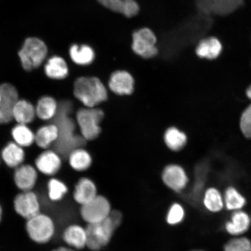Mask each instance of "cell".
<instances>
[{"label": "cell", "instance_id": "cell-1", "mask_svg": "<svg viewBox=\"0 0 251 251\" xmlns=\"http://www.w3.org/2000/svg\"><path fill=\"white\" fill-rule=\"evenodd\" d=\"M72 108L70 101L59 103L57 114L52 121L59 129L58 139L53 147L62 157L67 158L72 151L80 148L86 141L75 132L76 124L71 116Z\"/></svg>", "mask_w": 251, "mask_h": 251}, {"label": "cell", "instance_id": "cell-2", "mask_svg": "<svg viewBox=\"0 0 251 251\" xmlns=\"http://www.w3.org/2000/svg\"><path fill=\"white\" fill-rule=\"evenodd\" d=\"M73 94L78 101L88 108L96 107L108 99L106 87L99 78L80 76L74 83Z\"/></svg>", "mask_w": 251, "mask_h": 251}, {"label": "cell", "instance_id": "cell-3", "mask_svg": "<svg viewBox=\"0 0 251 251\" xmlns=\"http://www.w3.org/2000/svg\"><path fill=\"white\" fill-rule=\"evenodd\" d=\"M48 52V47L42 39L27 37L18 52L22 67L26 72L36 70L45 64Z\"/></svg>", "mask_w": 251, "mask_h": 251}, {"label": "cell", "instance_id": "cell-4", "mask_svg": "<svg viewBox=\"0 0 251 251\" xmlns=\"http://www.w3.org/2000/svg\"><path fill=\"white\" fill-rule=\"evenodd\" d=\"M87 249L90 251H101L111 243L119 228L110 217L98 224L86 225Z\"/></svg>", "mask_w": 251, "mask_h": 251}, {"label": "cell", "instance_id": "cell-5", "mask_svg": "<svg viewBox=\"0 0 251 251\" xmlns=\"http://www.w3.org/2000/svg\"><path fill=\"white\" fill-rule=\"evenodd\" d=\"M103 118L104 113L101 109L84 107L78 109L75 122L79 128L80 136L86 141L96 139L101 132L100 124Z\"/></svg>", "mask_w": 251, "mask_h": 251}, {"label": "cell", "instance_id": "cell-6", "mask_svg": "<svg viewBox=\"0 0 251 251\" xmlns=\"http://www.w3.org/2000/svg\"><path fill=\"white\" fill-rule=\"evenodd\" d=\"M113 209L108 198L99 194L90 202L80 206L79 215L86 225H93L108 218Z\"/></svg>", "mask_w": 251, "mask_h": 251}, {"label": "cell", "instance_id": "cell-7", "mask_svg": "<svg viewBox=\"0 0 251 251\" xmlns=\"http://www.w3.org/2000/svg\"><path fill=\"white\" fill-rule=\"evenodd\" d=\"M26 230L30 239L37 244L49 243L54 237L55 226L54 221L44 213L27 220Z\"/></svg>", "mask_w": 251, "mask_h": 251}, {"label": "cell", "instance_id": "cell-8", "mask_svg": "<svg viewBox=\"0 0 251 251\" xmlns=\"http://www.w3.org/2000/svg\"><path fill=\"white\" fill-rule=\"evenodd\" d=\"M157 38L153 31L148 27L141 28L132 34V49L135 54L144 59L154 57L158 53Z\"/></svg>", "mask_w": 251, "mask_h": 251}, {"label": "cell", "instance_id": "cell-9", "mask_svg": "<svg viewBox=\"0 0 251 251\" xmlns=\"http://www.w3.org/2000/svg\"><path fill=\"white\" fill-rule=\"evenodd\" d=\"M161 179L169 190L178 194L186 190L190 182L186 171L177 164L166 166L162 172Z\"/></svg>", "mask_w": 251, "mask_h": 251}, {"label": "cell", "instance_id": "cell-10", "mask_svg": "<svg viewBox=\"0 0 251 251\" xmlns=\"http://www.w3.org/2000/svg\"><path fill=\"white\" fill-rule=\"evenodd\" d=\"M0 125H8L13 121V109L20 99V94L14 84L7 82L0 84Z\"/></svg>", "mask_w": 251, "mask_h": 251}, {"label": "cell", "instance_id": "cell-11", "mask_svg": "<svg viewBox=\"0 0 251 251\" xmlns=\"http://www.w3.org/2000/svg\"><path fill=\"white\" fill-rule=\"evenodd\" d=\"M224 46L221 39L214 35H208L200 39L194 46L197 57L203 61L217 60L224 52Z\"/></svg>", "mask_w": 251, "mask_h": 251}, {"label": "cell", "instance_id": "cell-12", "mask_svg": "<svg viewBox=\"0 0 251 251\" xmlns=\"http://www.w3.org/2000/svg\"><path fill=\"white\" fill-rule=\"evenodd\" d=\"M251 228L250 213L246 209L230 212L223 224V229L230 237L246 235Z\"/></svg>", "mask_w": 251, "mask_h": 251}, {"label": "cell", "instance_id": "cell-13", "mask_svg": "<svg viewBox=\"0 0 251 251\" xmlns=\"http://www.w3.org/2000/svg\"><path fill=\"white\" fill-rule=\"evenodd\" d=\"M15 211L25 219H29L40 213L38 196L32 190L22 191L14 201Z\"/></svg>", "mask_w": 251, "mask_h": 251}, {"label": "cell", "instance_id": "cell-14", "mask_svg": "<svg viewBox=\"0 0 251 251\" xmlns=\"http://www.w3.org/2000/svg\"><path fill=\"white\" fill-rule=\"evenodd\" d=\"M62 166V156L54 150H43L34 160V166L37 171L47 176L57 174Z\"/></svg>", "mask_w": 251, "mask_h": 251}, {"label": "cell", "instance_id": "cell-15", "mask_svg": "<svg viewBox=\"0 0 251 251\" xmlns=\"http://www.w3.org/2000/svg\"><path fill=\"white\" fill-rule=\"evenodd\" d=\"M108 87L117 95L129 96L134 92V77L126 71H116L109 78Z\"/></svg>", "mask_w": 251, "mask_h": 251}, {"label": "cell", "instance_id": "cell-16", "mask_svg": "<svg viewBox=\"0 0 251 251\" xmlns=\"http://www.w3.org/2000/svg\"><path fill=\"white\" fill-rule=\"evenodd\" d=\"M200 205L209 214H220L225 211L222 191L215 186L206 188L201 198Z\"/></svg>", "mask_w": 251, "mask_h": 251}, {"label": "cell", "instance_id": "cell-17", "mask_svg": "<svg viewBox=\"0 0 251 251\" xmlns=\"http://www.w3.org/2000/svg\"><path fill=\"white\" fill-rule=\"evenodd\" d=\"M38 172L35 166L30 164L19 166L14 173L15 186L22 191L32 190L38 180Z\"/></svg>", "mask_w": 251, "mask_h": 251}, {"label": "cell", "instance_id": "cell-18", "mask_svg": "<svg viewBox=\"0 0 251 251\" xmlns=\"http://www.w3.org/2000/svg\"><path fill=\"white\" fill-rule=\"evenodd\" d=\"M62 239L66 246L78 251L87 249V235L86 227L74 224L64 229Z\"/></svg>", "mask_w": 251, "mask_h": 251}, {"label": "cell", "instance_id": "cell-19", "mask_svg": "<svg viewBox=\"0 0 251 251\" xmlns=\"http://www.w3.org/2000/svg\"><path fill=\"white\" fill-rule=\"evenodd\" d=\"M99 194L98 188L93 180L89 177H81L75 184L73 199L78 205H84Z\"/></svg>", "mask_w": 251, "mask_h": 251}, {"label": "cell", "instance_id": "cell-20", "mask_svg": "<svg viewBox=\"0 0 251 251\" xmlns=\"http://www.w3.org/2000/svg\"><path fill=\"white\" fill-rule=\"evenodd\" d=\"M44 72L47 78L53 80L65 79L70 74L67 61L61 56L53 55L44 64Z\"/></svg>", "mask_w": 251, "mask_h": 251}, {"label": "cell", "instance_id": "cell-21", "mask_svg": "<svg viewBox=\"0 0 251 251\" xmlns=\"http://www.w3.org/2000/svg\"><path fill=\"white\" fill-rule=\"evenodd\" d=\"M24 149L13 141H9L2 149L0 153L1 161L9 168H17L24 164L26 159V152Z\"/></svg>", "mask_w": 251, "mask_h": 251}, {"label": "cell", "instance_id": "cell-22", "mask_svg": "<svg viewBox=\"0 0 251 251\" xmlns=\"http://www.w3.org/2000/svg\"><path fill=\"white\" fill-rule=\"evenodd\" d=\"M59 137V129L54 122L41 126L35 132L36 145L43 150L54 146Z\"/></svg>", "mask_w": 251, "mask_h": 251}, {"label": "cell", "instance_id": "cell-23", "mask_svg": "<svg viewBox=\"0 0 251 251\" xmlns=\"http://www.w3.org/2000/svg\"><path fill=\"white\" fill-rule=\"evenodd\" d=\"M98 1L105 8L127 18L134 17L140 11V6L136 0H98Z\"/></svg>", "mask_w": 251, "mask_h": 251}, {"label": "cell", "instance_id": "cell-24", "mask_svg": "<svg viewBox=\"0 0 251 251\" xmlns=\"http://www.w3.org/2000/svg\"><path fill=\"white\" fill-rule=\"evenodd\" d=\"M59 102L51 95H43L37 100L35 105L36 117L43 121H53L57 114Z\"/></svg>", "mask_w": 251, "mask_h": 251}, {"label": "cell", "instance_id": "cell-25", "mask_svg": "<svg viewBox=\"0 0 251 251\" xmlns=\"http://www.w3.org/2000/svg\"><path fill=\"white\" fill-rule=\"evenodd\" d=\"M223 192L225 211L229 213L246 209L248 200L246 196L234 186H228Z\"/></svg>", "mask_w": 251, "mask_h": 251}, {"label": "cell", "instance_id": "cell-26", "mask_svg": "<svg viewBox=\"0 0 251 251\" xmlns=\"http://www.w3.org/2000/svg\"><path fill=\"white\" fill-rule=\"evenodd\" d=\"M12 116L16 123L29 125L37 117L35 105L29 100L20 99L15 103Z\"/></svg>", "mask_w": 251, "mask_h": 251}, {"label": "cell", "instance_id": "cell-27", "mask_svg": "<svg viewBox=\"0 0 251 251\" xmlns=\"http://www.w3.org/2000/svg\"><path fill=\"white\" fill-rule=\"evenodd\" d=\"M12 141L23 148H28L35 142V132L29 125L16 124L11 130Z\"/></svg>", "mask_w": 251, "mask_h": 251}, {"label": "cell", "instance_id": "cell-28", "mask_svg": "<svg viewBox=\"0 0 251 251\" xmlns=\"http://www.w3.org/2000/svg\"><path fill=\"white\" fill-rule=\"evenodd\" d=\"M69 165L74 171L82 172L87 170L92 164L90 153L81 147L75 149L67 157Z\"/></svg>", "mask_w": 251, "mask_h": 251}, {"label": "cell", "instance_id": "cell-29", "mask_svg": "<svg viewBox=\"0 0 251 251\" xmlns=\"http://www.w3.org/2000/svg\"><path fill=\"white\" fill-rule=\"evenodd\" d=\"M69 54L72 62L80 66L89 65L95 58V52L92 47L86 45H72Z\"/></svg>", "mask_w": 251, "mask_h": 251}, {"label": "cell", "instance_id": "cell-30", "mask_svg": "<svg viewBox=\"0 0 251 251\" xmlns=\"http://www.w3.org/2000/svg\"><path fill=\"white\" fill-rule=\"evenodd\" d=\"M164 142L169 149L173 151H179L186 146L187 135L176 127H169L164 136Z\"/></svg>", "mask_w": 251, "mask_h": 251}, {"label": "cell", "instance_id": "cell-31", "mask_svg": "<svg viewBox=\"0 0 251 251\" xmlns=\"http://www.w3.org/2000/svg\"><path fill=\"white\" fill-rule=\"evenodd\" d=\"M186 216V209L183 204L179 201H174L168 207L165 221L169 226L176 227L183 224Z\"/></svg>", "mask_w": 251, "mask_h": 251}, {"label": "cell", "instance_id": "cell-32", "mask_svg": "<svg viewBox=\"0 0 251 251\" xmlns=\"http://www.w3.org/2000/svg\"><path fill=\"white\" fill-rule=\"evenodd\" d=\"M47 190L50 200L60 201L68 193V187L64 181L57 178H50L47 183Z\"/></svg>", "mask_w": 251, "mask_h": 251}, {"label": "cell", "instance_id": "cell-33", "mask_svg": "<svg viewBox=\"0 0 251 251\" xmlns=\"http://www.w3.org/2000/svg\"><path fill=\"white\" fill-rule=\"evenodd\" d=\"M223 251H251V238L247 235L230 237L223 246Z\"/></svg>", "mask_w": 251, "mask_h": 251}, {"label": "cell", "instance_id": "cell-34", "mask_svg": "<svg viewBox=\"0 0 251 251\" xmlns=\"http://www.w3.org/2000/svg\"><path fill=\"white\" fill-rule=\"evenodd\" d=\"M240 127L244 136L247 139H251V103L241 116Z\"/></svg>", "mask_w": 251, "mask_h": 251}, {"label": "cell", "instance_id": "cell-35", "mask_svg": "<svg viewBox=\"0 0 251 251\" xmlns=\"http://www.w3.org/2000/svg\"><path fill=\"white\" fill-rule=\"evenodd\" d=\"M51 251H78L76 250H74L73 249H71V248L67 246L59 247L57 248V249H55Z\"/></svg>", "mask_w": 251, "mask_h": 251}, {"label": "cell", "instance_id": "cell-36", "mask_svg": "<svg viewBox=\"0 0 251 251\" xmlns=\"http://www.w3.org/2000/svg\"><path fill=\"white\" fill-rule=\"evenodd\" d=\"M246 95L248 98L251 100V86L248 88L246 92Z\"/></svg>", "mask_w": 251, "mask_h": 251}, {"label": "cell", "instance_id": "cell-37", "mask_svg": "<svg viewBox=\"0 0 251 251\" xmlns=\"http://www.w3.org/2000/svg\"><path fill=\"white\" fill-rule=\"evenodd\" d=\"M188 251H206L205 250L202 249H191Z\"/></svg>", "mask_w": 251, "mask_h": 251}, {"label": "cell", "instance_id": "cell-38", "mask_svg": "<svg viewBox=\"0 0 251 251\" xmlns=\"http://www.w3.org/2000/svg\"><path fill=\"white\" fill-rule=\"evenodd\" d=\"M2 216V209L1 205H0V222L1 221Z\"/></svg>", "mask_w": 251, "mask_h": 251}, {"label": "cell", "instance_id": "cell-39", "mask_svg": "<svg viewBox=\"0 0 251 251\" xmlns=\"http://www.w3.org/2000/svg\"><path fill=\"white\" fill-rule=\"evenodd\" d=\"M1 93H0V101H1Z\"/></svg>", "mask_w": 251, "mask_h": 251}, {"label": "cell", "instance_id": "cell-40", "mask_svg": "<svg viewBox=\"0 0 251 251\" xmlns=\"http://www.w3.org/2000/svg\"><path fill=\"white\" fill-rule=\"evenodd\" d=\"M1 156H0V164H1Z\"/></svg>", "mask_w": 251, "mask_h": 251}, {"label": "cell", "instance_id": "cell-41", "mask_svg": "<svg viewBox=\"0 0 251 251\" xmlns=\"http://www.w3.org/2000/svg\"><path fill=\"white\" fill-rule=\"evenodd\" d=\"M251 221V212L250 213Z\"/></svg>", "mask_w": 251, "mask_h": 251}, {"label": "cell", "instance_id": "cell-42", "mask_svg": "<svg viewBox=\"0 0 251 251\" xmlns=\"http://www.w3.org/2000/svg\"></svg>", "mask_w": 251, "mask_h": 251}, {"label": "cell", "instance_id": "cell-43", "mask_svg": "<svg viewBox=\"0 0 251 251\" xmlns=\"http://www.w3.org/2000/svg\"></svg>", "mask_w": 251, "mask_h": 251}]
</instances>
